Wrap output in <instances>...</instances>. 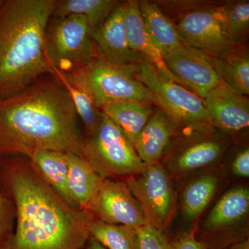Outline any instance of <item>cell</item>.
I'll use <instances>...</instances> for the list:
<instances>
[{
  "mask_svg": "<svg viewBox=\"0 0 249 249\" xmlns=\"http://www.w3.org/2000/svg\"><path fill=\"white\" fill-rule=\"evenodd\" d=\"M84 138L70 93L56 77H40L0 101V157L52 150L83 157Z\"/></svg>",
  "mask_w": 249,
  "mask_h": 249,
  "instance_id": "cell-1",
  "label": "cell"
},
{
  "mask_svg": "<svg viewBox=\"0 0 249 249\" xmlns=\"http://www.w3.org/2000/svg\"><path fill=\"white\" fill-rule=\"evenodd\" d=\"M16 228L1 249H81L90 236L89 211L73 207L42 179L23 156L3 157Z\"/></svg>",
  "mask_w": 249,
  "mask_h": 249,
  "instance_id": "cell-2",
  "label": "cell"
},
{
  "mask_svg": "<svg viewBox=\"0 0 249 249\" xmlns=\"http://www.w3.org/2000/svg\"><path fill=\"white\" fill-rule=\"evenodd\" d=\"M58 0H0V101L52 74L46 30Z\"/></svg>",
  "mask_w": 249,
  "mask_h": 249,
  "instance_id": "cell-3",
  "label": "cell"
},
{
  "mask_svg": "<svg viewBox=\"0 0 249 249\" xmlns=\"http://www.w3.org/2000/svg\"><path fill=\"white\" fill-rule=\"evenodd\" d=\"M157 3L193 48L216 58L235 47L228 35L220 1L160 0Z\"/></svg>",
  "mask_w": 249,
  "mask_h": 249,
  "instance_id": "cell-4",
  "label": "cell"
},
{
  "mask_svg": "<svg viewBox=\"0 0 249 249\" xmlns=\"http://www.w3.org/2000/svg\"><path fill=\"white\" fill-rule=\"evenodd\" d=\"M60 71L69 83L88 93L100 110L110 103L126 101L155 106L150 91L134 74L133 65H116L97 57Z\"/></svg>",
  "mask_w": 249,
  "mask_h": 249,
  "instance_id": "cell-5",
  "label": "cell"
},
{
  "mask_svg": "<svg viewBox=\"0 0 249 249\" xmlns=\"http://www.w3.org/2000/svg\"><path fill=\"white\" fill-rule=\"evenodd\" d=\"M232 140L211 124L178 127L163 163L174 175L183 176L217 163L230 148Z\"/></svg>",
  "mask_w": 249,
  "mask_h": 249,
  "instance_id": "cell-6",
  "label": "cell"
},
{
  "mask_svg": "<svg viewBox=\"0 0 249 249\" xmlns=\"http://www.w3.org/2000/svg\"><path fill=\"white\" fill-rule=\"evenodd\" d=\"M83 157L104 179L132 176L146 167L133 144L105 114L95 133L85 137Z\"/></svg>",
  "mask_w": 249,
  "mask_h": 249,
  "instance_id": "cell-7",
  "label": "cell"
},
{
  "mask_svg": "<svg viewBox=\"0 0 249 249\" xmlns=\"http://www.w3.org/2000/svg\"><path fill=\"white\" fill-rule=\"evenodd\" d=\"M91 33L85 16L52 17L45 36L46 55L52 67L68 71L100 57Z\"/></svg>",
  "mask_w": 249,
  "mask_h": 249,
  "instance_id": "cell-8",
  "label": "cell"
},
{
  "mask_svg": "<svg viewBox=\"0 0 249 249\" xmlns=\"http://www.w3.org/2000/svg\"><path fill=\"white\" fill-rule=\"evenodd\" d=\"M133 69L135 76L151 93L155 106L178 127L211 124L202 98L165 78L149 62L134 64Z\"/></svg>",
  "mask_w": 249,
  "mask_h": 249,
  "instance_id": "cell-9",
  "label": "cell"
},
{
  "mask_svg": "<svg viewBox=\"0 0 249 249\" xmlns=\"http://www.w3.org/2000/svg\"><path fill=\"white\" fill-rule=\"evenodd\" d=\"M126 185L142 206L150 225L163 231L175 213L176 197L166 168L160 163L146 165L127 178Z\"/></svg>",
  "mask_w": 249,
  "mask_h": 249,
  "instance_id": "cell-10",
  "label": "cell"
},
{
  "mask_svg": "<svg viewBox=\"0 0 249 249\" xmlns=\"http://www.w3.org/2000/svg\"><path fill=\"white\" fill-rule=\"evenodd\" d=\"M88 211L95 219L109 224L139 228L148 225L142 206L125 182L103 180Z\"/></svg>",
  "mask_w": 249,
  "mask_h": 249,
  "instance_id": "cell-11",
  "label": "cell"
},
{
  "mask_svg": "<svg viewBox=\"0 0 249 249\" xmlns=\"http://www.w3.org/2000/svg\"><path fill=\"white\" fill-rule=\"evenodd\" d=\"M163 59L177 83L202 99L222 82L213 57L191 46H185Z\"/></svg>",
  "mask_w": 249,
  "mask_h": 249,
  "instance_id": "cell-12",
  "label": "cell"
},
{
  "mask_svg": "<svg viewBox=\"0 0 249 249\" xmlns=\"http://www.w3.org/2000/svg\"><path fill=\"white\" fill-rule=\"evenodd\" d=\"M210 123L232 140L248 132L249 96L221 82L203 98Z\"/></svg>",
  "mask_w": 249,
  "mask_h": 249,
  "instance_id": "cell-13",
  "label": "cell"
},
{
  "mask_svg": "<svg viewBox=\"0 0 249 249\" xmlns=\"http://www.w3.org/2000/svg\"><path fill=\"white\" fill-rule=\"evenodd\" d=\"M124 1L119 5L94 31L91 37L100 57L119 65H132L145 61L129 47L124 23Z\"/></svg>",
  "mask_w": 249,
  "mask_h": 249,
  "instance_id": "cell-14",
  "label": "cell"
},
{
  "mask_svg": "<svg viewBox=\"0 0 249 249\" xmlns=\"http://www.w3.org/2000/svg\"><path fill=\"white\" fill-rule=\"evenodd\" d=\"M178 126L160 108L155 106L153 114L134 142L139 158L145 165L159 163L175 138Z\"/></svg>",
  "mask_w": 249,
  "mask_h": 249,
  "instance_id": "cell-15",
  "label": "cell"
},
{
  "mask_svg": "<svg viewBox=\"0 0 249 249\" xmlns=\"http://www.w3.org/2000/svg\"><path fill=\"white\" fill-rule=\"evenodd\" d=\"M124 23L130 49L145 61L153 65L165 78L177 83L144 27L137 0L124 1Z\"/></svg>",
  "mask_w": 249,
  "mask_h": 249,
  "instance_id": "cell-16",
  "label": "cell"
},
{
  "mask_svg": "<svg viewBox=\"0 0 249 249\" xmlns=\"http://www.w3.org/2000/svg\"><path fill=\"white\" fill-rule=\"evenodd\" d=\"M144 27L163 58L188 45L165 16L157 1H138Z\"/></svg>",
  "mask_w": 249,
  "mask_h": 249,
  "instance_id": "cell-17",
  "label": "cell"
},
{
  "mask_svg": "<svg viewBox=\"0 0 249 249\" xmlns=\"http://www.w3.org/2000/svg\"><path fill=\"white\" fill-rule=\"evenodd\" d=\"M69 161L67 186L75 207L88 211L104 178H101L83 157L67 154Z\"/></svg>",
  "mask_w": 249,
  "mask_h": 249,
  "instance_id": "cell-18",
  "label": "cell"
},
{
  "mask_svg": "<svg viewBox=\"0 0 249 249\" xmlns=\"http://www.w3.org/2000/svg\"><path fill=\"white\" fill-rule=\"evenodd\" d=\"M249 211V190L235 187L228 191L205 218L203 230L214 232L230 227L247 216Z\"/></svg>",
  "mask_w": 249,
  "mask_h": 249,
  "instance_id": "cell-19",
  "label": "cell"
},
{
  "mask_svg": "<svg viewBox=\"0 0 249 249\" xmlns=\"http://www.w3.org/2000/svg\"><path fill=\"white\" fill-rule=\"evenodd\" d=\"M221 80L237 92L249 95V52L247 42L236 45L227 53L213 58Z\"/></svg>",
  "mask_w": 249,
  "mask_h": 249,
  "instance_id": "cell-20",
  "label": "cell"
},
{
  "mask_svg": "<svg viewBox=\"0 0 249 249\" xmlns=\"http://www.w3.org/2000/svg\"><path fill=\"white\" fill-rule=\"evenodd\" d=\"M29 160L33 168L42 179L64 200L75 207L67 190L69 171L67 154L52 150H37L32 154Z\"/></svg>",
  "mask_w": 249,
  "mask_h": 249,
  "instance_id": "cell-21",
  "label": "cell"
},
{
  "mask_svg": "<svg viewBox=\"0 0 249 249\" xmlns=\"http://www.w3.org/2000/svg\"><path fill=\"white\" fill-rule=\"evenodd\" d=\"M155 106L140 102L110 103L101 109L134 144L139 132L152 115Z\"/></svg>",
  "mask_w": 249,
  "mask_h": 249,
  "instance_id": "cell-22",
  "label": "cell"
},
{
  "mask_svg": "<svg viewBox=\"0 0 249 249\" xmlns=\"http://www.w3.org/2000/svg\"><path fill=\"white\" fill-rule=\"evenodd\" d=\"M219 183V176L213 173L200 175L188 183L181 199V210L185 219L193 221L200 215L212 200Z\"/></svg>",
  "mask_w": 249,
  "mask_h": 249,
  "instance_id": "cell-23",
  "label": "cell"
},
{
  "mask_svg": "<svg viewBox=\"0 0 249 249\" xmlns=\"http://www.w3.org/2000/svg\"><path fill=\"white\" fill-rule=\"evenodd\" d=\"M121 1L117 0H58L52 18L83 16L88 19L92 31L116 9Z\"/></svg>",
  "mask_w": 249,
  "mask_h": 249,
  "instance_id": "cell-24",
  "label": "cell"
},
{
  "mask_svg": "<svg viewBox=\"0 0 249 249\" xmlns=\"http://www.w3.org/2000/svg\"><path fill=\"white\" fill-rule=\"evenodd\" d=\"M90 237L107 249H139L137 228L109 224L93 219L89 227Z\"/></svg>",
  "mask_w": 249,
  "mask_h": 249,
  "instance_id": "cell-25",
  "label": "cell"
},
{
  "mask_svg": "<svg viewBox=\"0 0 249 249\" xmlns=\"http://www.w3.org/2000/svg\"><path fill=\"white\" fill-rule=\"evenodd\" d=\"M52 75L58 78L70 93L77 115L84 125L87 137L92 135L103 121L104 114L95 106L93 100L88 93L69 83L60 70L54 67H52Z\"/></svg>",
  "mask_w": 249,
  "mask_h": 249,
  "instance_id": "cell-26",
  "label": "cell"
},
{
  "mask_svg": "<svg viewBox=\"0 0 249 249\" xmlns=\"http://www.w3.org/2000/svg\"><path fill=\"white\" fill-rule=\"evenodd\" d=\"M226 29L234 45L247 42L249 30V0L220 1Z\"/></svg>",
  "mask_w": 249,
  "mask_h": 249,
  "instance_id": "cell-27",
  "label": "cell"
},
{
  "mask_svg": "<svg viewBox=\"0 0 249 249\" xmlns=\"http://www.w3.org/2000/svg\"><path fill=\"white\" fill-rule=\"evenodd\" d=\"M137 229L139 249H170V243L161 231L150 224Z\"/></svg>",
  "mask_w": 249,
  "mask_h": 249,
  "instance_id": "cell-28",
  "label": "cell"
},
{
  "mask_svg": "<svg viewBox=\"0 0 249 249\" xmlns=\"http://www.w3.org/2000/svg\"><path fill=\"white\" fill-rule=\"evenodd\" d=\"M15 209L12 201L6 197L0 190V249L14 231Z\"/></svg>",
  "mask_w": 249,
  "mask_h": 249,
  "instance_id": "cell-29",
  "label": "cell"
},
{
  "mask_svg": "<svg viewBox=\"0 0 249 249\" xmlns=\"http://www.w3.org/2000/svg\"><path fill=\"white\" fill-rule=\"evenodd\" d=\"M231 164L232 173L241 178L249 177V148L248 145L240 146L234 152Z\"/></svg>",
  "mask_w": 249,
  "mask_h": 249,
  "instance_id": "cell-30",
  "label": "cell"
},
{
  "mask_svg": "<svg viewBox=\"0 0 249 249\" xmlns=\"http://www.w3.org/2000/svg\"><path fill=\"white\" fill-rule=\"evenodd\" d=\"M170 249H207V246L196 240L191 232L183 234L171 242Z\"/></svg>",
  "mask_w": 249,
  "mask_h": 249,
  "instance_id": "cell-31",
  "label": "cell"
},
{
  "mask_svg": "<svg viewBox=\"0 0 249 249\" xmlns=\"http://www.w3.org/2000/svg\"><path fill=\"white\" fill-rule=\"evenodd\" d=\"M86 249H107L106 247H103L101 243L98 242L97 240L89 237V240L88 241V245H87Z\"/></svg>",
  "mask_w": 249,
  "mask_h": 249,
  "instance_id": "cell-32",
  "label": "cell"
},
{
  "mask_svg": "<svg viewBox=\"0 0 249 249\" xmlns=\"http://www.w3.org/2000/svg\"><path fill=\"white\" fill-rule=\"evenodd\" d=\"M229 249H249V240L242 241L231 247Z\"/></svg>",
  "mask_w": 249,
  "mask_h": 249,
  "instance_id": "cell-33",
  "label": "cell"
}]
</instances>
